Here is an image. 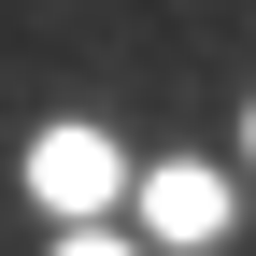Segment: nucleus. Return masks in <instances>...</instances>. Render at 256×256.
Wrapping results in <instances>:
<instances>
[{
  "instance_id": "obj_2",
  "label": "nucleus",
  "mask_w": 256,
  "mask_h": 256,
  "mask_svg": "<svg viewBox=\"0 0 256 256\" xmlns=\"http://www.w3.org/2000/svg\"><path fill=\"white\" fill-rule=\"evenodd\" d=\"M142 228L156 242H214L228 228V171H200V156H185V171H142Z\"/></svg>"
},
{
  "instance_id": "obj_1",
  "label": "nucleus",
  "mask_w": 256,
  "mask_h": 256,
  "mask_svg": "<svg viewBox=\"0 0 256 256\" xmlns=\"http://www.w3.org/2000/svg\"><path fill=\"white\" fill-rule=\"evenodd\" d=\"M28 185H43L57 214H100L114 185H128V156L100 142V128H43V142H28Z\"/></svg>"
},
{
  "instance_id": "obj_3",
  "label": "nucleus",
  "mask_w": 256,
  "mask_h": 256,
  "mask_svg": "<svg viewBox=\"0 0 256 256\" xmlns=\"http://www.w3.org/2000/svg\"><path fill=\"white\" fill-rule=\"evenodd\" d=\"M57 256H128V242H100V228H86V242H57Z\"/></svg>"
}]
</instances>
